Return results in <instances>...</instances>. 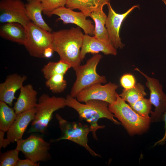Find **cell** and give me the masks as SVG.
Segmentation results:
<instances>
[{"mask_svg": "<svg viewBox=\"0 0 166 166\" xmlns=\"http://www.w3.org/2000/svg\"><path fill=\"white\" fill-rule=\"evenodd\" d=\"M27 78L26 76L16 73L8 76L5 81L0 84V101L12 106L14 100L16 99L15 93L23 86Z\"/></svg>", "mask_w": 166, "mask_h": 166, "instance_id": "obj_15", "label": "cell"}, {"mask_svg": "<svg viewBox=\"0 0 166 166\" xmlns=\"http://www.w3.org/2000/svg\"><path fill=\"white\" fill-rule=\"evenodd\" d=\"M5 132L0 130V148H5L11 143L6 138H4Z\"/></svg>", "mask_w": 166, "mask_h": 166, "instance_id": "obj_32", "label": "cell"}, {"mask_svg": "<svg viewBox=\"0 0 166 166\" xmlns=\"http://www.w3.org/2000/svg\"><path fill=\"white\" fill-rule=\"evenodd\" d=\"M152 105L149 99L144 97L130 106L140 115L144 117L149 118L150 117L149 114L152 111Z\"/></svg>", "mask_w": 166, "mask_h": 166, "instance_id": "obj_26", "label": "cell"}, {"mask_svg": "<svg viewBox=\"0 0 166 166\" xmlns=\"http://www.w3.org/2000/svg\"><path fill=\"white\" fill-rule=\"evenodd\" d=\"M26 38L24 45L31 56L44 58L45 49L52 47V33L30 22L25 27Z\"/></svg>", "mask_w": 166, "mask_h": 166, "instance_id": "obj_7", "label": "cell"}, {"mask_svg": "<svg viewBox=\"0 0 166 166\" xmlns=\"http://www.w3.org/2000/svg\"><path fill=\"white\" fill-rule=\"evenodd\" d=\"M134 70L138 72L146 79V86L150 91L149 99L155 107L154 111H151L150 113L151 121L162 120V115L166 109V94L163 91L162 85L158 79L149 77L138 68Z\"/></svg>", "mask_w": 166, "mask_h": 166, "instance_id": "obj_9", "label": "cell"}, {"mask_svg": "<svg viewBox=\"0 0 166 166\" xmlns=\"http://www.w3.org/2000/svg\"><path fill=\"white\" fill-rule=\"evenodd\" d=\"M110 0H67L66 7L78 9L89 17L92 12L103 7L110 3Z\"/></svg>", "mask_w": 166, "mask_h": 166, "instance_id": "obj_20", "label": "cell"}, {"mask_svg": "<svg viewBox=\"0 0 166 166\" xmlns=\"http://www.w3.org/2000/svg\"><path fill=\"white\" fill-rule=\"evenodd\" d=\"M16 115L14 108L0 101V130L7 132L15 120Z\"/></svg>", "mask_w": 166, "mask_h": 166, "instance_id": "obj_22", "label": "cell"}, {"mask_svg": "<svg viewBox=\"0 0 166 166\" xmlns=\"http://www.w3.org/2000/svg\"><path fill=\"white\" fill-rule=\"evenodd\" d=\"M62 74L54 75L45 82L46 86L53 93H60L63 92L66 87L67 83L64 79Z\"/></svg>", "mask_w": 166, "mask_h": 166, "instance_id": "obj_25", "label": "cell"}, {"mask_svg": "<svg viewBox=\"0 0 166 166\" xmlns=\"http://www.w3.org/2000/svg\"><path fill=\"white\" fill-rule=\"evenodd\" d=\"M30 22L26 14L25 4L21 0H1V23L17 22L25 27Z\"/></svg>", "mask_w": 166, "mask_h": 166, "instance_id": "obj_11", "label": "cell"}, {"mask_svg": "<svg viewBox=\"0 0 166 166\" xmlns=\"http://www.w3.org/2000/svg\"><path fill=\"white\" fill-rule=\"evenodd\" d=\"M56 117L58 122L61 134L60 137L54 140L55 141L68 140L84 147L92 156H101L100 155L96 153L88 144V135L92 131L89 125L81 122H69L58 114H56Z\"/></svg>", "mask_w": 166, "mask_h": 166, "instance_id": "obj_6", "label": "cell"}, {"mask_svg": "<svg viewBox=\"0 0 166 166\" xmlns=\"http://www.w3.org/2000/svg\"><path fill=\"white\" fill-rule=\"evenodd\" d=\"M25 6L27 15L31 22L43 29L52 32L42 17L43 9L40 0H27Z\"/></svg>", "mask_w": 166, "mask_h": 166, "instance_id": "obj_19", "label": "cell"}, {"mask_svg": "<svg viewBox=\"0 0 166 166\" xmlns=\"http://www.w3.org/2000/svg\"><path fill=\"white\" fill-rule=\"evenodd\" d=\"M37 92L31 84L23 86L17 100L14 105V109L17 114L32 109L37 104Z\"/></svg>", "mask_w": 166, "mask_h": 166, "instance_id": "obj_17", "label": "cell"}, {"mask_svg": "<svg viewBox=\"0 0 166 166\" xmlns=\"http://www.w3.org/2000/svg\"><path fill=\"white\" fill-rule=\"evenodd\" d=\"M43 7L42 13L48 17H51L52 12L61 7L65 6L67 0H40Z\"/></svg>", "mask_w": 166, "mask_h": 166, "instance_id": "obj_27", "label": "cell"}, {"mask_svg": "<svg viewBox=\"0 0 166 166\" xmlns=\"http://www.w3.org/2000/svg\"><path fill=\"white\" fill-rule=\"evenodd\" d=\"M165 5H166V0H162Z\"/></svg>", "mask_w": 166, "mask_h": 166, "instance_id": "obj_34", "label": "cell"}, {"mask_svg": "<svg viewBox=\"0 0 166 166\" xmlns=\"http://www.w3.org/2000/svg\"><path fill=\"white\" fill-rule=\"evenodd\" d=\"M102 57L100 54H94L85 64L74 69L76 78L71 90L70 95L72 97H75L80 92L92 85L107 82L105 77L99 75L96 71L97 67Z\"/></svg>", "mask_w": 166, "mask_h": 166, "instance_id": "obj_5", "label": "cell"}, {"mask_svg": "<svg viewBox=\"0 0 166 166\" xmlns=\"http://www.w3.org/2000/svg\"><path fill=\"white\" fill-rule=\"evenodd\" d=\"M119 96L131 105L147 95L144 85L138 83L129 89H123Z\"/></svg>", "mask_w": 166, "mask_h": 166, "instance_id": "obj_23", "label": "cell"}, {"mask_svg": "<svg viewBox=\"0 0 166 166\" xmlns=\"http://www.w3.org/2000/svg\"><path fill=\"white\" fill-rule=\"evenodd\" d=\"M52 14L58 16L57 20L62 21L64 24H76L83 30L85 34L94 35L95 26L91 20L86 19L87 17L81 11L75 12L63 6L55 10Z\"/></svg>", "mask_w": 166, "mask_h": 166, "instance_id": "obj_13", "label": "cell"}, {"mask_svg": "<svg viewBox=\"0 0 166 166\" xmlns=\"http://www.w3.org/2000/svg\"><path fill=\"white\" fill-rule=\"evenodd\" d=\"M118 86L115 83L109 82L104 85L101 83L94 84L80 92L75 98L80 102L85 103L90 100L103 101L109 104L116 100Z\"/></svg>", "mask_w": 166, "mask_h": 166, "instance_id": "obj_10", "label": "cell"}, {"mask_svg": "<svg viewBox=\"0 0 166 166\" xmlns=\"http://www.w3.org/2000/svg\"><path fill=\"white\" fill-rule=\"evenodd\" d=\"M162 119V120L164 122V134L163 138L155 144L154 146L157 144H163L166 141V109L163 114Z\"/></svg>", "mask_w": 166, "mask_h": 166, "instance_id": "obj_31", "label": "cell"}, {"mask_svg": "<svg viewBox=\"0 0 166 166\" xmlns=\"http://www.w3.org/2000/svg\"><path fill=\"white\" fill-rule=\"evenodd\" d=\"M108 108L131 135L142 133L149 128L151 118L140 115L118 94L116 100L109 104Z\"/></svg>", "mask_w": 166, "mask_h": 166, "instance_id": "obj_3", "label": "cell"}, {"mask_svg": "<svg viewBox=\"0 0 166 166\" xmlns=\"http://www.w3.org/2000/svg\"><path fill=\"white\" fill-rule=\"evenodd\" d=\"M0 36L5 39L24 45L26 38L25 29L18 23H3L0 26Z\"/></svg>", "mask_w": 166, "mask_h": 166, "instance_id": "obj_18", "label": "cell"}, {"mask_svg": "<svg viewBox=\"0 0 166 166\" xmlns=\"http://www.w3.org/2000/svg\"><path fill=\"white\" fill-rule=\"evenodd\" d=\"M108 14L105 23L109 40L116 49H122L124 45L121 41L119 31L121 24L128 15L135 8H139V6L135 5L125 12L120 14L117 13L112 8L110 3L107 5Z\"/></svg>", "mask_w": 166, "mask_h": 166, "instance_id": "obj_12", "label": "cell"}, {"mask_svg": "<svg viewBox=\"0 0 166 166\" xmlns=\"http://www.w3.org/2000/svg\"><path fill=\"white\" fill-rule=\"evenodd\" d=\"M52 47L60 59L73 69L80 65V57L84 34L79 27L53 32Z\"/></svg>", "mask_w": 166, "mask_h": 166, "instance_id": "obj_1", "label": "cell"}, {"mask_svg": "<svg viewBox=\"0 0 166 166\" xmlns=\"http://www.w3.org/2000/svg\"><path fill=\"white\" fill-rule=\"evenodd\" d=\"M36 112L35 108L17 114L14 122L7 132V138L10 143L22 139L27 126L34 119Z\"/></svg>", "mask_w": 166, "mask_h": 166, "instance_id": "obj_14", "label": "cell"}, {"mask_svg": "<svg viewBox=\"0 0 166 166\" xmlns=\"http://www.w3.org/2000/svg\"><path fill=\"white\" fill-rule=\"evenodd\" d=\"M39 164V163L34 162L26 158L25 160L19 159L16 166H38Z\"/></svg>", "mask_w": 166, "mask_h": 166, "instance_id": "obj_30", "label": "cell"}, {"mask_svg": "<svg viewBox=\"0 0 166 166\" xmlns=\"http://www.w3.org/2000/svg\"><path fill=\"white\" fill-rule=\"evenodd\" d=\"M89 17L93 20L95 24L94 37L99 40L111 43L105 27L107 16L103 11V7L91 13Z\"/></svg>", "mask_w": 166, "mask_h": 166, "instance_id": "obj_21", "label": "cell"}, {"mask_svg": "<svg viewBox=\"0 0 166 166\" xmlns=\"http://www.w3.org/2000/svg\"></svg>", "mask_w": 166, "mask_h": 166, "instance_id": "obj_35", "label": "cell"}, {"mask_svg": "<svg viewBox=\"0 0 166 166\" xmlns=\"http://www.w3.org/2000/svg\"><path fill=\"white\" fill-rule=\"evenodd\" d=\"M65 99L66 106L75 110L78 113L80 118L85 120L89 124L93 137L96 140H98L96 131L105 127L104 125L98 124L100 119L106 118L115 124H121L114 118V115L109 109V104L106 102L93 100L82 103L70 94L67 95Z\"/></svg>", "mask_w": 166, "mask_h": 166, "instance_id": "obj_2", "label": "cell"}, {"mask_svg": "<svg viewBox=\"0 0 166 166\" xmlns=\"http://www.w3.org/2000/svg\"><path fill=\"white\" fill-rule=\"evenodd\" d=\"M100 52L106 55H116L117 54V49L111 43L99 40L88 34L84 35L80 52L81 61L87 53H97Z\"/></svg>", "mask_w": 166, "mask_h": 166, "instance_id": "obj_16", "label": "cell"}, {"mask_svg": "<svg viewBox=\"0 0 166 166\" xmlns=\"http://www.w3.org/2000/svg\"><path fill=\"white\" fill-rule=\"evenodd\" d=\"M54 52V51L51 47L46 48L44 51V58H50L52 56Z\"/></svg>", "mask_w": 166, "mask_h": 166, "instance_id": "obj_33", "label": "cell"}, {"mask_svg": "<svg viewBox=\"0 0 166 166\" xmlns=\"http://www.w3.org/2000/svg\"><path fill=\"white\" fill-rule=\"evenodd\" d=\"M71 68L69 64L60 59L57 62H48L43 66L42 72L45 78L47 80L55 74H65Z\"/></svg>", "mask_w": 166, "mask_h": 166, "instance_id": "obj_24", "label": "cell"}, {"mask_svg": "<svg viewBox=\"0 0 166 166\" xmlns=\"http://www.w3.org/2000/svg\"><path fill=\"white\" fill-rule=\"evenodd\" d=\"M16 142V148L34 162L45 161L50 158L49 144L40 136L31 135L27 138L22 139Z\"/></svg>", "mask_w": 166, "mask_h": 166, "instance_id": "obj_8", "label": "cell"}, {"mask_svg": "<svg viewBox=\"0 0 166 166\" xmlns=\"http://www.w3.org/2000/svg\"><path fill=\"white\" fill-rule=\"evenodd\" d=\"M120 83L124 89H127L133 87L136 84V81L133 75L130 73H126L121 77Z\"/></svg>", "mask_w": 166, "mask_h": 166, "instance_id": "obj_29", "label": "cell"}, {"mask_svg": "<svg viewBox=\"0 0 166 166\" xmlns=\"http://www.w3.org/2000/svg\"><path fill=\"white\" fill-rule=\"evenodd\" d=\"M20 151L15 148L2 153L1 156L0 166H16L19 160L18 154Z\"/></svg>", "mask_w": 166, "mask_h": 166, "instance_id": "obj_28", "label": "cell"}, {"mask_svg": "<svg viewBox=\"0 0 166 166\" xmlns=\"http://www.w3.org/2000/svg\"><path fill=\"white\" fill-rule=\"evenodd\" d=\"M66 106V99L63 97H50L43 94L39 98L35 107L36 112L31 122L29 133H44L55 111Z\"/></svg>", "mask_w": 166, "mask_h": 166, "instance_id": "obj_4", "label": "cell"}]
</instances>
